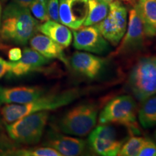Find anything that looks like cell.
I'll list each match as a JSON object with an SVG mask.
<instances>
[{"label": "cell", "mask_w": 156, "mask_h": 156, "mask_svg": "<svg viewBox=\"0 0 156 156\" xmlns=\"http://www.w3.org/2000/svg\"><path fill=\"white\" fill-rule=\"evenodd\" d=\"M39 23L30 9L9 3L4 9L0 28V38L24 46L36 34Z\"/></svg>", "instance_id": "1"}, {"label": "cell", "mask_w": 156, "mask_h": 156, "mask_svg": "<svg viewBox=\"0 0 156 156\" xmlns=\"http://www.w3.org/2000/svg\"><path fill=\"white\" fill-rule=\"evenodd\" d=\"M82 94L80 89H69L43 95L36 100L25 103H8L1 109L4 122L9 124L27 115L43 111L55 110L71 103Z\"/></svg>", "instance_id": "2"}, {"label": "cell", "mask_w": 156, "mask_h": 156, "mask_svg": "<svg viewBox=\"0 0 156 156\" xmlns=\"http://www.w3.org/2000/svg\"><path fill=\"white\" fill-rule=\"evenodd\" d=\"M128 85L142 103L156 94V56H145L138 60L129 75Z\"/></svg>", "instance_id": "3"}, {"label": "cell", "mask_w": 156, "mask_h": 156, "mask_svg": "<svg viewBox=\"0 0 156 156\" xmlns=\"http://www.w3.org/2000/svg\"><path fill=\"white\" fill-rule=\"evenodd\" d=\"M49 113L43 111L33 113L6 125L9 137L19 143L34 145L40 142L47 124Z\"/></svg>", "instance_id": "4"}, {"label": "cell", "mask_w": 156, "mask_h": 156, "mask_svg": "<svg viewBox=\"0 0 156 156\" xmlns=\"http://www.w3.org/2000/svg\"><path fill=\"white\" fill-rule=\"evenodd\" d=\"M98 109L93 104H81L68 111L58 122L64 133L84 136L90 133L97 122Z\"/></svg>", "instance_id": "5"}, {"label": "cell", "mask_w": 156, "mask_h": 156, "mask_svg": "<svg viewBox=\"0 0 156 156\" xmlns=\"http://www.w3.org/2000/svg\"><path fill=\"white\" fill-rule=\"evenodd\" d=\"M136 103L130 95H121L109 102L99 115L101 124H119L139 132L136 121Z\"/></svg>", "instance_id": "6"}, {"label": "cell", "mask_w": 156, "mask_h": 156, "mask_svg": "<svg viewBox=\"0 0 156 156\" xmlns=\"http://www.w3.org/2000/svg\"><path fill=\"white\" fill-rule=\"evenodd\" d=\"M96 25L110 44L114 46L119 44L127 27V9L122 2L114 1L109 3L108 15Z\"/></svg>", "instance_id": "7"}, {"label": "cell", "mask_w": 156, "mask_h": 156, "mask_svg": "<svg viewBox=\"0 0 156 156\" xmlns=\"http://www.w3.org/2000/svg\"><path fill=\"white\" fill-rule=\"evenodd\" d=\"M73 46L76 49L102 55L111 50L110 45L96 25L80 27L73 31Z\"/></svg>", "instance_id": "8"}, {"label": "cell", "mask_w": 156, "mask_h": 156, "mask_svg": "<svg viewBox=\"0 0 156 156\" xmlns=\"http://www.w3.org/2000/svg\"><path fill=\"white\" fill-rule=\"evenodd\" d=\"M88 144L95 153L103 156L118 155L123 142L117 138L116 129L108 124H101L89 134Z\"/></svg>", "instance_id": "9"}, {"label": "cell", "mask_w": 156, "mask_h": 156, "mask_svg": "<svg viewBox=\"0 0 156 156\" xmlns=\"http://www.w3.org/2000/svg\"><path fill=\"white\" fill-rule=\"evenodd\" d=\"M145 36L143 23L134 5L133 8L130 9L127 29L114 55L131 53L140 49L143 46Z\"/></svg>", "instance_id": "10"}, {"label": "cell", "mask_w": 156, "mask_h": 156, "mask_svg": "<svg viewBox=\"0 0 156 156\" xmlns=\"http://www.w3.org/2000/svg\"><path fill=\"white\" fill-rule=\"evenodd\" d=\"M88 0H59L60 23L77 30L83 25L87 17Z\"/></svg>", "instance_id": "11"}, {"label": "cell", "mask_w": 156, "mask_h": 156, "mask_svg": "<svg viewBox=\"0 0 156 156\" xmlns=\"http://www.w3.org/2000/svg\"><path fill=\"white\" fill-rule=\"evenodd\" d=\"M69 64L77 74L90 79H94L102 73L105 60L92 54L76 51L72 56Z\"/></svg>", "instance_id": "12"}, {"label": "cell", "mask_w": 156, "mask_h": 156, "mask_svg": "<svg viewBox=\"0 0 156 156\" xmlns=\"http://www.w3.org/2000/svg\"><path fill=\"white\" fill-rule=\"evenodd\" d=\"M44 145L53 148L62 155L65 156L81 155L87 149V144L84 140L54 132L48 134L47 140Z\"/></svg>", "instance_id": "13"}, {"label": "cell", "mask_w": 156, "mask_h": 156, "mask_svg": "<svg viewBox=\"0 0 156 156\" xmlns=\"http://www.w3.org/2000/svg\"><path fill=\"white\" fill-rule=\"evenodd\" d=\"M49 58H46L32 48H25L22 57L18 61L11 62L9 73L15 76H22L32 72L38 71L49 63Z\"/></svg>", "instance_id": "14"}, {"label": "cell", "mask_w": 156, "mask_h": 156, "mask_svg": "<svg viewBox=\"0 0 156 156\" xmlns=\"http://www.w3.org/2000/svg\"><path fill=\"white\" fill-rule=\"evenodd\" d=\"M46 93L40 86H0V105L8 103H25L36 100Z\"/></svg>", "instance_id": "15"}, {"label": "cell", "mask_w": 156, "mask_h": 156, "mask_svg": "<svg viewBox=\"0 0 156 156\" xmlns=\"http://www.w3.org/2000/svg\"><path fill=\"white\" fill-rule=\"evenodd\" d=\"M30 45L33 49L37 51L38 53L46 58H57L69 67V61L64 53L63 47L49 37L44 34H35L30 38Z\"/></svg>", "instance_id": "16"}, {"label": "cell", "mask_w": 156, "mask_h": 156, "mask_svg": "<svg viewBox=\"0 0 156 156\" xmlns=\"http://www.w3.org/2000/svg\"><path fill=\"white\" fill-rule=\"evenodd\" d=\"M38 30L49 37L63 48H67L73 41V32L67 26L56 21L48 20L39 24Z\"/></svg>", "instance_id": "17"}, {"label": "cell", "mask_w": 156, "mask_h": 156, "mask_svg": "<svg viewBox=\"0 0 156 156\" xmlns=\"http://www.w3.org/2000/svg\"><path fill=\"white\" fill-rule=\"evenodd\" d=\"M135 7L143 23L145 36H155L156 0H139Z\"/></svg>", "instance_id": "18"}, {"label": "cell", "mask_w": 156, "mask_h": 156, "mask_svg": "<svg viewBox=\"0 0 156 156\" xmlns=\"http://www.w3.org/2000/svg\"><path fill=\"white\" fill-rule=\"evenodd\" d=\"M88 10L83 23L84 26L97 25L107 16L109 10V4L101 0H88Z\"/></svg>", "instance_id": "19"}, {"label": "cell", "mask_w": 156, "mask_h": 156, "mask_svg": "<svg viewBox=\"0 0 156 156\" xmlns=\"http://www.w3.org/2000/svg\"><path fill=\"white\" fill-rule=\"evenodd\" d=\"M141 126L145 129L156 126V95H153L142 102L138 113Z\"/></svg>", "instance_id": "20"}, {"label": "cell", "mask_w": 156, "mask_h": 156, "mask_svg": "<svg viewBox=\"0 0 156 156\" xmlns=\"http://www.w3.org/2000/svg\"><path fill=\"white\" fill-rule=\"evenodd\" d=\"M5 155L18 156H61L56 150L49 147L21 148V149L8 151Z\"/></svg>", "instance_id": "21"}, {"label": "cell", "mask_w": 156, "mask_h": 156, "mask_svg": "<svg viewBox=\"0 0 156 156\" xmlns=\"http://www.w3.org/2000/svg\"><path fill=\"white\" fill-rule=\"evenodd\" d=\"M145 138L141 136H132L121 147L118 155L120 156H137Z\"/></svg>", "instance_id": "22"}, {"label": "cell", "mask_w": 156, "mask_h": 156, "mask_svg": "<svg viewBox=\"0 0 156 156\" xmlns=\"http://www.w3.org/2000/svg\"><path fill=\"white\" fill-rule=\"evenodd\" d=\"M47 5L48 0H34L29 7L33 16L43 23L50 20L48 15Z\"/></svg>", "instance_id": "23"}, {"label": "cell", "mask_w": 156, "mask_h": 156, "mask_svg": "<svg viewBox=\"0 0 156 156\" xmlns=\"http://www.w3.org/2000/svg\"><path fill=\"white\" fill-rule=\"evenodd\" d=\"M47 9L49 19L60 23L59 0H48Z\"/></svg>", "instance_id": "24"}, {"label": "cell", "mask_w": 156, "mask_h": 156, "mask_svg": "<svg viewBox=\"0 0 156 156\" xmlns=\"http://www.w3.org/2000/svg\"><path fill=\"white\" fill-rule=\"evenodd\" d=\"M138 156H156V145L152 140L145 138Z\"/></svg>", "instance_id": "25"}, {"label": "cell", "mask_w": 156, "mask_h": 156, "mask_svg": "<svg viewBox=\"0 0 156 156\" xmlns=\"http://www.w3.org/2000/svg\"><path fill=\"white\" fill-rule=\"evenodd\" d=\"M22 51L18 47H15L9 49L8 52V58L11 62L18 61L22 57Z\"/></svg>", "instance_id": "26"}, {"label": "cell", "mask_w": 156, "mask_h": 156, "mask_svg": "<svg viewBox=\"0 0 156 156\" xmlns=\"http://www.w3.org/2000/svg\"><path fill=\"white\" fill-rule=\"evenodd\" d=\"M11 68V62H7L0 57V79L7 73H9Z\"/></svg>", "instance_id": "27"}, {"label": "cell", "mask_w": 156, "mask_h": 156, "mask_svg": "<svg viewBox=\"0 0 156 156\" xmlns=\"http://www.w3.org/2000/svg\"><path fill=\"white\" fill-rule=\"evenodd\" d=\"M34 0H12V2L16 4V5L20 6V7L29 8L31 4L33 3Z\"/></svg>", "instance_id": "28"}, {"label": "cell", "mask_w": 156, "mask_h": 156, "mask_svg": "<svg viewBox=\"0 0 156 156\" xmlns=\"http://www.w3.org/2000/svg\"><path fill=\"white\" fill-rule=\"evenodd\" d=\"M101 1L106 2L108 4L114 1H121V2H131V0H101Z\"/></svg>", "instance_id": "29"}, {"label": "cell", "mask_w": 156, "mask_h": 156, "mask_svg": "<svg viewBox=\"0 0 156 156\" xmlns=\"http://www.w3.org/2000/svg\"><path fill=\"white\" fill-rule=\"evenodd\" d=\"M1 21H2V6L0 3V28H1Z\"/></svg>", "instance_id": "30"}, {"label": "cell", "mask_w": 156, "mask_h": 156, "mask_svg": "<svg viewBox=\"0 0 156 156\" xmlns=\"http://www.w3.org/2000/svg\"><path fill=\"white\" fill-rule=\"evenodd\" d=\"M2 2H6L7 1V0H1Z\"/></svg>", "instance_id": "31"}, {"label": "cell", "mask_w": 156, "mask_h": 156, "mask_svg": "<svg viewBox=\"0 0 156 156\" xmlns=\"http://www.w3.org/2000/svg\"><path fill=\"white\" fill-rule=\"evenodd\" d=\"M2 48V46H1V45H0V48Z\"/></svg>", "instance_id": "32"}, {"label": "cell", "mask_w": 156, "mask_h": 156, "mask_svg": "<svg viewBox=\"0 0 156 156\" xmlns=\"http://www.w3.org/2000/svg\"><path fill=\"white\" fill-rule=\"evenodd\" d=\"M155 138H156V132H155Z\"/></svg>", "instance_id": "33"}]
</instances>
